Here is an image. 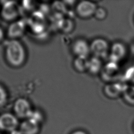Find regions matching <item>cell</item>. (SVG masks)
<instances>
[{
	"mask_svg": "<svg viewBox=\"0 0 134 134\" xmlns=\"http://www.w3.org/2000/svg\"><path fill=\"white\" fill-rule=\"evenodd\" d=\"M90 52L94 57L102 59L108 54L110 50V46L108 42L103 38L94 39L90 44Z\"/></svg>",
	"mask_w": 134,
	"mask_h": 134,
	"instance_id": "2",
	"label": "cell"
},
{
	"mask_svg": "<svg viewBox=\"0 0 134 134\" xmlns=\"http://www.w3.org/2000/svg\"><path fill=\"white\" fill-rule=\"evenodd\" d=\"M102 63L100 58L93 56L88 60L87 70L92 74H96L102 71Z\"/></svg>",
	"mask_w": 134,
	"mask_h": 134,
	"instance_id": "12",
	"label": "cell"
},
{
	"mask_svg": "<svg viewBox=\"0 0 134 134\" xmlns=\"http://www.w3.org/2000/svg\"><path fill=\"white\" fill-rule=\"evenodd\" d=\"M8 134H21V133L19 131V130L18 129H17V130H15L12 132H9Z\"/></svg>",
	"mask_w": 134,
	"mask_h": 134,
	"instance_id": "20",
	"label": "cell"
},
{
	"mask_svg": "<svg viewBox=\"0 0 134 134\" xmlns=\"http://www.w3.org/2000/svg\"><path fill=\"white\" fill-rule=\"evenodd\" d=\"M8 95L5 88L0 85V106L4 105L7 102Z\"/></svg>",
	"mask_w": 134,
	"mask_h": 134,
	"instance_id": "18",
	"label": "cell"
},
{
	"mask_svg": "<svg viewBox=\"0 0 134 134\" xmlns=\"http://www.w3.org/2000/svg\"><path fill=\"white\" fill-rule=\"evenodd\" d=\"M19 126L18 118L14 114L5 113L0 115V130L9 133L18 129Z\"/></svg>",
	"mask_w": 134,
	"mask_h": 134,
	"instance_id": "5",
	"label": "cell"
},
{
	"mask_svg": "<svg viewBox=\"0 0 134 134\" xmlns=\"http://www.w3.org/2000/svg\"><path fill=\"white\" fill-rule=\"evenodd\" d=\"M107 16V12L105 8L102 7H97L94 17L98 20H104Z\"/></svg>",
	"mask_w": 134,
	"mask_h": 134,
	"instance_id": "17",
	"label": "cell"
},
{
	"mask_svg": "<svg viewBox=\"0 0 134 134\" xmlns=\"http://www.w3.org/2000/svg\"><path fill=\"white\" fill-rule=\"evenodd\" d=\"M4 36V31L2 29V28L0 27V42L2 41V40L3 39Z\"/></svg>",
	"mask_w": 134,
	"mask_h": 134,
	"instance_id": "19",
	"label": "cell"
},
{
	"mask_svg": "<svg viewBox=\"0 0 134 134\" xmlns=\"http://www.w3.org/2000/svg\"><path fill=\"white\" fill-rule=\"evenodd\" d=\"M72 52L76 57L87 58L90 52V44L82 38L74 40L72 44Z\"/></svg>",
	"mask_w": 134,
	"mask_h": 134,
	"instance_id": "6",
	"label": "cell"
},
{
	"mask_svg": "<svg viewBox=\"0 0 134 134\" xmlns=\"http://www.w3.org/2000/svg\"><path fill=\"white\" fill-rule=\"evenodd\" d=\"M125 89L117 83L109 84L106 85L104 88V92L105 95L110 98H116L119 97Z\"/></svg>",
	"mask_w": 134,
	"mask_h": 134,
	"instance_id": "11",
	"label": "cell"
},
{
	"mask_svg": "<svg viewBox=\"0 0 134 134\" xmlns=\"http://www.w3.org/2000/svg\"><path fill=\"white\" fill-rule=\"evenodd\" d=\"M18 129L21 134H38L40 129V124L30 118H28L19 124Z\"/></svg>",
	"mask_w": 134,
	"mask_h": 134,
	"instance_id": "8",
	"label": "cell"
},
{
	"mask_svg": "<svg viewBox=\"0 0 134 134\" xmlns=\"http://www.w3.org/2000/svg\"><path fill=\"white\" fill-rule=\"evenodd\" d=\"M88 59L85 58L76 57L74 60L73 65L74 69L78 72L82 73L87 70Z\"/></svg>",
	"mask_w": 134,
	"mask_h": 134,
	"instance_id": "13",
	"label": "cell"
},
{
	"mask_svg": "<svg viewBox=\"0 0 134 134\" xmlns=\"http://www.w3.org/2000/svg\"><path fill=\"white\" fill-rule=\"evenodd\" d=\"M124 100L131 105H134V86H130L125 88L122 93Z\"/></svg>",
	"mask_w": 134,
	"mask_h": 134,
	"instance_id": "15",
	"label": "cell"
},
{
	"mask_svg": "<svg viewBox=\"0 0 134 134\" xmlns=\"http://www.w3.org/2000/svg\"><path fill=\"white\" fill-rule=\"evenodd\" d=\"M14 115L18 118L28 119L32 113L30 103L25 98H19L14 103L13 106Z\"/></svg>",
	"mask_w": 134,
	"mask_h": 134,
	"instance_id": "3",
	"label": "cell"
},
{
	"mask_svg": "<svg viewBox=\"0 0 134 134\" xmlns=\"http://www.w3.org/2000/svg\"><path fill=\"white\" fill-rule=\"evenodd\" d=\"M5 58L12 66L19 67L26 60V52L22 44L16 39L8 41L5 48Z\"/></svg>",
	"mask_w": 134,
	"mask_h": 134,
	"instance_id": "1",
	"label": "cell"
},
{
	"mask_svg": "<svg viewBox=\"0 0 134 134\" xmlns=\"http://www.w3.org/2000/svg\"><path fill=\"white\" fill-rule=\"evenodd\" d=\"M97 8L96 4L90 1H82L76 6L75 13L80 18L87 19L94 16Z\"/></svg>",
	"mask_w": 134,
	"mask_h": 134,
	"instance_id": "4",
	"label": "cell"
},
{
	"mask_svg": "<svg viewBox=\"0 0 134 134\" xmlns=\"http://www.w3.org/2000/svg\"><path fill=\"white\" fill-rule=\"evenodd\" d=\"M26 26V21L24 20H19L13 23L8 27V36L13 39L20 37L25 32Z\"/></svg>",
	"mask_w": 134,
	"mask_h": 134,
	"instance_id": "9",
	"label": "cell"
},
{
	"mask_svg": "<svg viewBox=\"0 0 134 134\" xmlns=\"http://www.w3.org/2000/svg\"><path fill=\"white\" fill-rule=\"evenodd\" d=\"M52 9L54 10L55 14L62 15L66 12V7L63 2H54L52 5Z\"/></svg>",
	"mask_w": 134,
	"mask_h": 134,
	"instance_id": "16",
	"label": "cell"
},
{
	"mask_svg": "<svg viewBox=\"0 0 134 134\" xmlns=\"http://www.w3.org/2000/svg\"><path fill=\"white\" fill-rule=\"evenodd\" d=\"M18 14L17 5L15 2H4V4H2L1 15L5 20H14L17 17Z\"/></svg>",
	"mask_w": 134,
	"mask_h": 134,
	"instance_id": "7",
	"label": "cell"
},
{
	"mask_svg": "<svg viewBox=\"0 0 134 134\" xmlns=\"http://www.w3.org/2000/svg\"><path fill=\"white\" fill-rule=\"evenodd\" d=\"M75 28V23L71 18H65L62 20L59 28L65 34H69L72 32Z\"/></svg>",
	"mask_w": 134,
	"mask_h": 134,
	"instance_id": "14",
	"label": "cell"
},
{
	"mask_svg": "<svg viewBox=\"0 0 134 134\" xmlns=\"http://www.w3.org/2000/svg\"><path fill=\"white\" fill-rule=\"evenodd\" d=\"M72 134H86V133L82 131L78 130V131H76L73 132Z\"/></svg>",
	"mask_w": 134,
	"mask_h": 134,
	"instance_id": "21",
	"label": "cell"
},
{
	"mask_svg": "<svg viewBox=\"0 0 134 134\" xmlns=\"http://www.w3.org/2000/svg\"><path fill=\"white\" fill-rule=\"evenodd\" d=\"M111 58L115 62L122 60L127 54V48L124 44L116 42L112 44L109 50Z\"/></svg>",
	"mask_w": 134,
	"mask_h": 134,
	"instance_id": "10",
	"label": "cell"
}]
</instances>
